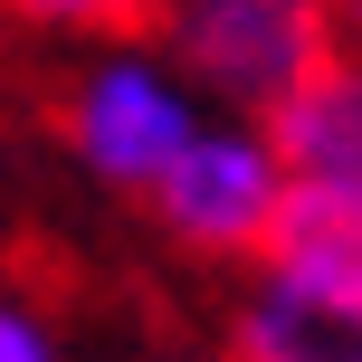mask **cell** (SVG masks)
<instances>
[{"label":"cell","mask_w":362,"mask_h":362,"mask_svg":"<svg viewBox=\"0 0 362 362\" xmlns=\"http://www.w3.org/2000/svg\"><path fill=\"white\" fill-rule=\"evenodd\" d=\"M153 48L219 115H276L353 38H344V10L334 0H163Z\"/></svg>","instance_id":"cell-2"},{"label":"cell","mask_w":362,"mask_h":362,"mask_svg":"<svg viewBox=\"0 0 362 362\" xmlns=\"http://www.w3.org/2000/svg\"><path fill=\"white\" fill-rule=\"evenodd\" d=\"M0 362H57L48 315H38L29 296H10V286H0Z\"/></svg>","instance_id":"cell-8"},{"label":"cell","mask_w":362,"mask_h":362,"mask_svg":"<svg viewBox=\"0 0 362 362\" xmlns=\"http://www.w3.org/2000/svg\"><path fill=\"white\" fill-rule=\"evenodd\" d=\"M276 153H286L296 191H325L362 210V48H334L286 105L267 115Z\"/></svg>","instance_id":"cell-4"},{"label":"cell","mask_w":362,"mask_h":362,"mask_svg":"<svg viewBox=\"0 0 362 362\" xmlns=\"http://www.w3.org/2000/svg\"><path fill=\"white\" fill-rule=\"evenodd\" d=\"M210 115L219 105L163 48L105 38V48H86L67 67V86H57V144L76 153L86 181H105V191H124V200H153V181L191 153V134L210 124Z\"/></svg>","instance_id":"cell-1"},{"label":"cell","mask_w":362,"mask_h":362,"mask_svg":"<svg viewBox=\"0 0 362 362\" xmlns=\"http://www.w3.org/2000/svg\"><path fill=\"white\" fill-rule=\"evenodd\" d=\"M334 10H344V38L362 48V0H334Z\"/></svg>","instance_id":"cell-9"},{"label":"cell","mask_w":362,"mask_h":362,"mask_svg":"<svg viewBox=\"0 0 362 362\" xmlns=\"http://www.w3.org/2000/svg\"><path fill=\"white\" fill-rule=\"evenodd\" d=\"M296 172L276 153L267 115H210L191 134V153L153 181V229L191 257H267L276 238V210H286Z\"/></svg>","instance_id":"cell-3"},{"label":"cell","mask_w":362,"mask_h":362,"mask_svg":"<svg viewBox=\"0 0 362 362\" xmlns=\"http://www.w3.org/2000/svg\"><path fill=\"white\" fill-rule=\"evenodd\" d=\"M257 267L296 276V286H325V296H353L362 305V210L353 200H325V191H286L276 210V238Z\"/></svg>","instance_id":"cell-6"},{"label":"cell","mask_w":362,"mask_h":362,"mask_svg":"<svg viewBox=\"0 0 362 362\" xmlns=\"http://www.w3.org/2000/svg\"><path fill=\"white\" fill-rule=\"evenodd\" d=\"M229 362H362V305L257 267L229 315Z\"/></svg>","instance_id":"cell-5"},{"label":"cell","mask_w":362,"mask_h":362,"mask_svg":"<svg viewBox=\"0 0 362 362\" xmlns=\"http://www.w3.org/2000/svg\"><path fill=\"white\" fill-rule=\"evenodd\" d=\"M0 19L29 29V38H86V48H105V38H153L163 0H0Z\"/></svg>","instance_id":"cell-7"}]
</instances>
